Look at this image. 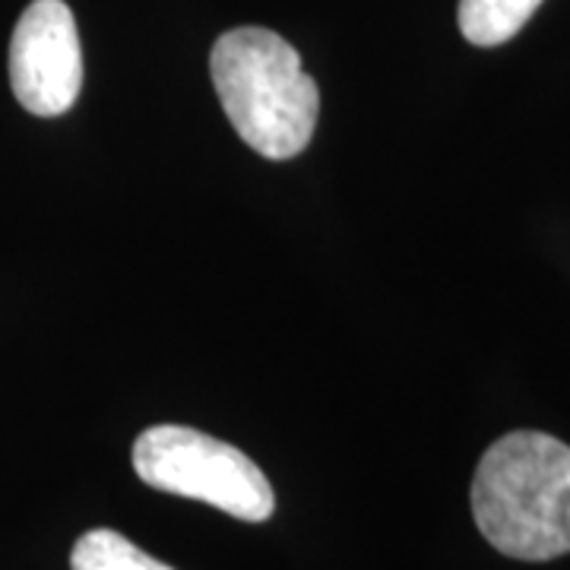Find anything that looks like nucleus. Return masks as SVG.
Listing matches in <instances>:
<instances>
[{
  "mask_svg": "<svg viewBox=\"0 0 570 570\" xmlns=\"http://www.w3.org/2000/svg\"><path fill=\"white\" fill-rule=\"evenodd\" d=\"M475 527L517 561L570 554V448L542 431H510L479 460Z\"/></svg>",
  "mask_w": 570,
  "mask_h": 570,
  "instance_id": "1",
  "label": "nucleus"
},
{
  "mask_svg": "<svg viewBox=\"0 0 570 570\" xmlns=\"http://www.w3.org/2000/svg\"><path fill=\"white\" fill-rule=\"evenodd\" d=\"M209 73L225 118L254 153L292 159L311 142L321 92L283 36L261 26L225 32L213 45Z\"/></svg>",
  "mask_w": 570,
  "mask_h": 570,
  "instance_id": "2",
  "label": "nucleus"
},
{
  "mask_svg": "<svg viewBox=\"0 0 570 570\" xmlns=\"http://www.w3.org/2000/svg\"><path fill=\"white\" fill-rule=\"evenodd\" d=\"M134 469L149 489L204 501L245 523H264L276 510V494L261 466L197 428H146L134 444Z\"/></svg>",
  "mask_w": 570,
  "mask_h": 570,
  "instance_id": "3",
  "label": "nucleus"
},
{
  "mask_svg": "<svg viewBox=\"0 0 570 570\" xmlns=\"http://www.w3.org/2000/svg\"><path fill=\"white\" fill-rule=\"evenodd\" d=\"M10 86L17 102L39 118L70 111L82 89L77 20L63 0H32L10 39Z\"/></svg>",
  "mask_w": 570,
  "mask_h": 570,
  "instance_id": "4",
  "label": "nucleus"
},
{
  "mask_svg": "<svg viewBox=\"0 0 570 570\" xmlns=\"http://www.w3.org/2000/svg\"><path fill=\"white\" fill-rule=\"evenodd\" d=\"M542 0H460V32L479 48L510 41L539 10Z\"/></svg>",
  "mask_w": 570,
  "mask_h": 570,
  "instance_id": "5",
  "label": "nucleus"
},
{
  "mask_svg": "<svg viewBox=\"0 0 570 570\" xmlns=\"http://www.w3.org/2000/svg\"><path fill=\"white\" fill-rule=\"evenodd\" d=\"M70 570H171L115 530H89L77 539Z\"/></svg>",
  "mask_w": 570,
  "mask_h": 570,
  "instance_id": "6",
  "label": "nucleus"
}]
</instances>
